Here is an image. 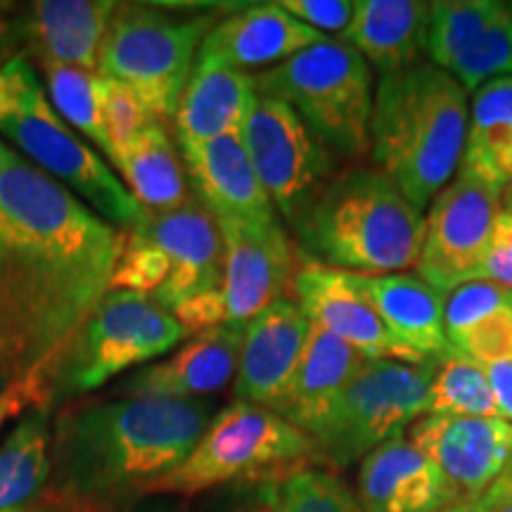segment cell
Returning a JSON list of instances; mask_svg holds the SVG:
<instances>
[{"mask_svg": "<svg viewBox=\"0 0 512 512\" xmlns=\"http://www.w3.org/2000/svg\"><path fill=\"white\" fill-rule=\"evenodd\" d=\"M0 207L17 238L19 325L29 370L53 361L110 292L126 230L100 219L3 143Z\"/></svg>", "mask_w": 512, "mask_h": 512, "instance_id": "6da1fadb", "label": "cell"}, {"mask_svg": "<svg viewBox=\"0 0 512 512\" xmlns=\"http://www.w3.org/2000/svg\"><path fill=\"white\" fill-rule=\"evenodd\" d=\"M209 420L204 399L69 403L53 420V467L38 501L67 512L131 508L190 456Z\"/></svg>", "mask_w": 512, "mask_h": 512, "instance_id": "7a4b0ae2", "label": "cell"}, {"mask_svg": "<svg viewBox=\"0 0 512 512\" xmlns=\"http://www.w3.org/2000/svg\"><path fill=\"white\" fill-rule=\"evenodd\" d=\"M470 105L463 86L432 62L380 76L370 114V157L415 209L458 174Z\"/></svg>", "mask_w": 512, "mask_h": 512, "instance_id": "3957f363", "label": "cell"}, {"mask_svg": "<svg viewBox=\"0 0 512 512\" xmlns=\"http://www.w3.org/2000/svg\"><path fill=\"white\" fill-rule=\"evenodd\" d=\"M306 261L361 275L418 266L425 216L375 166H349L292 230Z\"/></svg>", "mask_w": 512, "mask_h": 512, "instance_id": "277c9868", "label": "cell"}, {"mask_svg": "<svg viewBox=\"0 0 512 512\" xmlns=\"http://www.w3.org/2000/svg\"><path fill=\"white\" fill-rule=\"evenodd\" d=\"M0 136L119 230L131 233L150 219L112 166L57 114L24 55L0 64Z\"/></svg>", "mask_w": 512, "mask_h": 512, "instance_id": "5b68a950", "label": "cell"}, {"mask_svg": "<svg viewBox=\"0 0 512 512\" xmlns=\"http://www.w3.org/2000/svg\"><path fill=\"white\" fill-rule=\"evenodd\" d=\"M252 79L256 93L290 105L337 157L370 152L373 72L344 41L328 38Z\"/></svg>", "mask_w": 512, "mask_h": 512, "instance_id": "8992f818", "label": "cell"}, {"mask_svg": "<svg viewBox=\"0 0 512 512\" xmlns=\"http://www.w3.org/2000/svg\"><path fill=\"white\" fill-rule=\"evenodd\" d=\"M313 465V441L278 413L233 401L209 420L207 430L174 472L159 479L147 498H195L221 486L285 477Z\"/></svg>", "mask_w": 512, "mask_h": 512, "instance_id": "52a82bcc", "label": "cell"}, {"mask_svg": "<svg viewBox=\"0 0 512 512\" xmlns=\"http://www.w3.org/2000/svg\"><path fill=\"white\" fill-rule=\"evenodd\" d=\"M185 337L174 313L150 297L110 290L50 363V408L91 394L126 370L147 366Z\"/></svg>", "mask_w": 512, "mask_h": 512, "instance_id": "ba28073f", "label": "cell"}, {"mask_svg": "<svg viewBox=\"0 0 512 512\" xmlns=\"http://www.w3.org/2000/svg\"><path fill=\"white\" fill-rule=\"evenodd\" d=\"M216 15L169 5L117 3L98 57V74L133 88L159 121L176 119L204 38Z\"/></svg>", "mask_w": 512, "mask_h": 512, "instance_id": "9c48e42d", "label": "cell"}, {"mask_svg": "<svg viewBox=\"0 0 512 512\" xmlns=\"http://www.w3.org/2000/svg\"><path fill=\"white\" fill-rule=\"evenodd\" d=\"M437 361H366L344 389L325 430L313 439V465L349 467L425 415Z\"/></svg>", "mask_w": 512, "mask_h": 512, "instance_id": "30bf717a", "label": "cell"}, {"mask_svg": "<svg viewBox=\"0 0 512 512\" xmlns=\"http://www.w3.org/2000/svg\"><path fill=\"white\" fill-rule=\"evenodd\" d=\"M240 136L275 211L294 230L337 176V155L290 105L259 93Z\"/></svg>", "mask_w": 512, "mask_h": 512, "instance_id": "8fae6325", "label": "cell"}, {"mask_svg": "<svg viewBox=\"0 0 512 512\" xmlns=\"http://www.w3.org/2000/svg\"><path fill=\"white\" fill-rule=\"evenodd\" d=\"M501 209V190L458 171L425 216L420 278L441 294L475 283Z\"/></svg>", "mask_w": 512, "mask_h": 512, "instance_id": "7c38bea8", "label": "cell"}, {"mask_svg": "<svg viewBox=\"0 0 512 512\" xmlns=\"http://www.w3.org/2000/svg\"><path fill=\"white\" fill-rule=\"evenodd\" d=\"M408 441L437 467L456 505L477 501L512 472V425L501 418L425 415Z\"/></svg>", "mask_w": 512, "mask_h": 512, "instance_id": "4fadbf2b", "label": "cell"}, {"mask_svg": "<svg viewBox=\"0 0 512 512\" xmlns=\"http://www.w3.org/2000/svg\"><path fill=\"white\" fill-rule=\"evenodd\" d=\"M223 242L221 297L228 323L247 325L268 306L287 299L297 273V247L283 223L216 221Z\"/></svg>", "mask_w": 512, "mask_h": 512, "instance_id": "5bb4252c", "label": "cell"}, {"mask_svg": "<svg viewBox=\"0 0 512 512\" xmlns=\"http://www.w3.org/2000/svg\"><path fill=\"white\" fill-rule=\"evenodd\" d=\"M294 302L313 325L342 339L370 361L430 363L396 339L373 304L356 283L351 271L304 261L292 280Z\"/></svg>", "mask_w": 512, "mask_h": 512, "instance_id": "9a60e30c", "label": "cell"}, {"mask_svg": "<svg viewBox=\"0 0 512 512\" xmlns=\"http://www.w3.org/2000/svg\"><path fill=\"white\" fill-rule=\"evenodd\" d=\"M114 10V0H36L19 5L10 22L12 46L31 67L64 64L98 74L100 48Z\"/></svg>", "mask_w": 512, "mask_h": 512, "instance_id": "2e32d148", "label": "cell"}, {"mask_svg": "<svg viewBox=\"0 0 512 512\" xmlns=\"http://www.w3.org/2000/svg\"><path fill=\"white\" fill-rule=\"evenodd\" d=\"M140 228L169 259V278L152 294V302L171 313L185 299L221 290L223 242L219 223L197 197H190L169 214L150 216Z\"/></svg>", "mask_w": 512, "mask_h": 512, "instance_id": "e0dca14e", "label": "cell"}, {"mask_svg": "<svg viewBox=\"0 0 512 512\" xmlns=\"http://www.w3.org/2000/svg\"><path fill=\"white\" fill-rule=\"evenodd\" d=\"M245 325L226 323L192 335L164 361L147 363L117 384L114 396L202 399L219 394L238 375Z\"/></svg>", "mask_w": 512, "mask_h": 512, "instance_id": "ac0fdd59", "label": "cell"}, {"mask_svg": "<svg viewBox=\"0 0 512 512\" xmlns=\"http://www.w3.org/2000/svg\"><path fill=\"white\" fill-rule=\"evenodd\" d=\"M313 323L294 299H280L245 325L235 401H247L275 411L299 366Z\"/></svg>", "mask_w": 512, "mask_h": 512, "instance_id": "d6986e66", "label": "cell"}, {"mask_svg": "<svg viewBox=\"0 0 512 512\" xmlns=\"http://www.w3.org/2000/svg\"><path fill=\"white\" fill-rule=\"evenodd\" d=\"M178 150L197 202L216 221H278V211L256 176L240 133Z\"/></svg>", "mask_w": 512, "mask_h": 512, "instance_id": "ffe728a7", "label": "cell"}, {"mask_svg": "<svg viewBox=\"0 0 512 512\" xmlns=\"http://www.w3.org/2000/svg\"><path fill=\"white\" fill-rule=\"evenodd\" d=\"M323 41H328V36L306 27L278 3H259L230 12L226 19L216 22L197 57L247 72L268 64L275 67Z\"/></svg>", "mask_w": 512, "mask_h": 512, "instance_id": "44dd1931", "label": "cell"}, {"mask_svg": "<svg viewBox=\"0 0 512 512\" xmlns=\"http://www.w3.org/2000/svg\"><path fill=\"white\" fill-rule=\"evenodd\" d=\"M366 361V356L358 354L342 339L313 325L299 366L273 413L313 441L325 430L344 389L358 375V370L366 366Z\"/></svg>", "mask_w": 512, "mask_h": 512, "instance_id": "7402d4cb", "label": "cell"}, {"mask_svg": "<svg viewBox=\"0 0 512 512\" xmlns=\"http://www.w3.org/2000/svg\"><path fill=\"white\" fill-rule=\"evenodd\" d=\"M358 503L363 512H439L456 505L437 467L403 434L363 458Z\"/></svg>", "mask_w": 512, "mask_h": 512, "instance_id": "603a6c76", "label": "cell"}, {"mask_svg": "<svg viewBox=\"0 0 512 512\" xmlns=\"http://www.w3.org/2000/svg\"><path fill=\"white\" fill-rule=\"evenodd\" d=\"M256 100L249 72L197 57L176 112V145L192 147L240 133Z\"/></svg>", "mask_w": 512, "mask_h": 512, "instance_id": "cb8c5ba5", "label": "cell"}, {"mask_svg": "<svg viewBox=\"0 0 512 512\" xmlns=\"http://www.w3.org/2000/svg\"><path fill=\"white\" fill-rule=\"evenodd\" d=\"M356 275V283L373 304L387 330L425 361H439L453 351L444 330L446 294L411 273Z\"/></svg>", "mask_w": 512, "mask_h": 512, "instance_id": "d4e9b609", "label": "cell"}, {"mask_svg": "<svg viewBox=\"0 0 512 512\" xmlns=\"http://www.w3.org/2000/svg\"><path fill=\"white\" fill-rule=\"evenodd\" d=\"M430 3L418 0H361L339 41L384 74L422 62L427 50Z\"/></svg>", "mask_w": 512, "mask_h": 512, "instance_id": "484cf974", "label": "cell"}, {"mask_svg": "<svg viewBox=\"0 0 512 512\" xmlns=\"http://www.w3.org/2000/svg\"><path fill=\"white\" fill-rule=\"evenodd\" d=\"M110 159L121 183L150 216L169 214L190 200L181 150L157 124L124 145L112 147Z\"/></svg>", "mask_w": 512, "mask_h": 512, "instance_id": "4316f807", "label": "cell"}, {"mask_svg": "<svg viewBox=\"0 0 512 512\" xmlns=\"http://www.w3.org/2000/svg\"><path fill=\"white\" fill-rule=\"evenodd\" d=\"M458 171L503 192L512 176V76L484 83L467 119L465 150Z\"/></svg>", "mask_w": 512, "mask_h": 512, "instance_id": "83f0119b", "label": "cell"}, {"mask_svg": "<svg viewBox=\"0 0 512 512\" xmlns=\"http://www.w3.org/2000/svg\"><path fill=\"white\" fill-rule=\"evenodd\" d=\"M53 467V408H31L0 444V512L31 508Z\"/></svg>", "mask_w": 512, "mask_h": 512, "instance_id": "f1b7e54d", "label": "cell"}, {"mask_svg": "<svg viewBox=\"0 0 512 512\" xmlns=\"http://www.w3.org/2000/svg\"><path fill=\"white\" fill-rule=\"evenodd\" d=\"M425 415L501 418L494 389H491L489 370L458 354L456 349L439 358L430 392H427Z\"/></svg>", "mask_w": 512, "mask_h": 512, "instance_id": "f546056e", "label": "cell"}, {"mask_svg": "<svg viewBox=\"0 0 512 512\" xmlns=\"http://www.w3.org/2000/svg\"><path fill=\"white\" fill-rule=\"evenodd\" d=\"M448 74L472 95L484 83L512 76V3H498L494 15L470 36L448 67Z\"/></svg>", "mask_w": 512, "mask_h": 512, "instance_id": "4dcf8cb0", "label": "cell"}, {"mask_svg": "<svg viewBox=\"0 0 512 512\" xmlns=\"http://www.w3.org/2000/svg\"><path fill=\"white\" fill-rule=\"evenodd\" d=\"M38 69L46 76L48 98L57 114L95 143V147H100L105 157L110 155V140H107L100 114V76L76 67H64V64H43Z\"/></svg>", "mask_w": 512, "mask_h": 512, "instance_id": "1f68e13d", "label": "cell"}, {"mask_svg": "<svg viewBox=\"0 0 512 512\" xmlns=\"http://www.w3.org/2000/svg\"><path fill=\"white\" fill-rule=\"evenodd\" d=\"M0 166H3V140H0ZM15 261V228L0 207V380L5 387L31 375L24 356L22 330H19Z\"/></svg>", "mask_w": 512, "mask_h": 512, "instance_id": "d6a6232c", "label": "cell"}, {"mask_svg": "<svg viewBox=\"0 0 512 512\" xmlns=\"http://www.w3.org/2000/svg\"><path fill=\"white\" fill-rule=\"evenodd\" d=\"M278 512H363L358 498L335 472L304 465L280 484Z\"/></svg>", "mask_w": 512, "mask_h": 512, "instance_id": "836d02e7", "label": "cell"}, {"mask_svg": "<svg viewBox=\"0 0 512 512\" xmlns=\"http://www.w3.org/2000/svg\"><path fill=\"white\" fill-rule=\"evenodd\" d=\"M169 278V259L143 228L126 233V245L114 268L110 290H128L152 297Z\"/></svg>", "mask_w": 512, "mask_h": 512, "instance_id": "e575fe53", "label": "cell"}, {"mask_svg": "<svg viewBox=\"0 0 512 512\" xmlns=\"http://www.w3.org/2000/svg\"><path fill=\"white\" fill-rule=\"evenodd\" d=\"M98 93L102 124H105L107 140H110V150L140 136L147 128L162 124L155 117V112L145 105L143 98L133 88H128L126 83L100 76Z\"/></svg>", "mask_w": 512, "mask_h": 512, "instance_id": "d590c367", "label": "cell"}, {"mask_svg": "<svg viewBox=\"0 0 512 512\" xmlns=\"http://www.w3.org/2000/svg\"><path fill=\"white\" fill-rule=\"evenodd\" d=\"M448 344L484 368L512 363V304L479 318Z\"/></svg>", "mask_w": 512, "mask_h": 512, "instance_id": "8d00e7d4", "label": "cell"}, {"mask_svg": "<svg viewBox=\"0 0 512 512\" xmlns=\"http://www.w3.org/2000/svg\"><path fill=\"white\" fill-rule=\"evenodd\" d=\"M285 477H264L221 486V489L195 496L188 508L178 512H278L280 484Z\"/></svg>", "mask_w": 512, "mask_h": 512, "instance_id": "74e56055", "label": "cell"}, {"mask_svg": "<svg viewBox=\"0 0 512 512\" xmlns=\"http://www.w3.org/2000/svg\"><path fill=\"white\" fill-rule=\"evenodd\" d=\"M512 304V292L496 283L475 280V283L460 285L458 290L446 294L444 304V330L446 339L456 337L479 318L489 316L491 311Z\"/></svg>", "mask_w": 512, "mask_h": 512, "instance_id": "f35d334b", "label": "cell"}, {"mask_svg": "<svg viewBox=\"0 0 512 512\" xmlns=\"http://www.w3.org/2000/svg\"><path fill=\"white\" fill-rule=\"evenodd\" d=\"M278 5L306 27L328 38L330 34L342 36L356 10V3L351 0H280Z\"/></svg>", "mask_w": 512, "mask_h": 512, "instance_id": "ab89813d", "label": "cell"}, {"mask_svg": "<svg viewBox=\"0 0 512 512\" xmlns=\"http://www.w3.org/2000/svg\"><path fill=\"white\" fill-rule=\"evenodd\" d=\"M50 363L38 366L34 373L22 377V380L8 384L0 392V430L8 425L10 420L22 418L31 408L48 406L50 408V389H48V368Z\"/></svg>", "mask_w": 512, "mask_h": 512, "instance_id": "60d3db41", "label": "cell"}, {"mask_svg": "<svg viewBox=\"0 0 512 512\" xmlns=\"http://www.w3.org/2000/svg\"><path fill=\"white\" fill-rule=\"evenodd\" d=\"M477 280L496 283L512 292V214L501 209Z\"/></svg>", "mask_w": 512, "mask_h": 512, "instance_id": "b9f144b4", "label": "cell"}, {"mask_svg": "<svg viewBox=\"0 0 512 512\" xmlns=\"http://www.w3.org/2000/svg\"><path fill=\"white\" fill-rule=\"evenodd\" d=\"M174 318L181 323L185 335H200L204 330L219 328V325L228 323L226 316V304H223L221 290L197 294V297L185 299L183 304H178L174 311Z\"/></svg>", "mask_w": 512, "mask_h": 512, "instance_id": "7bdbcfd3", "label": "cell"}, {"mask_svg": "<svg viewBox=\"0 0 512 512\" xmlns=\"http://www.w3.org/2000/svg\"><path fill=\"white\" fill-rule=\"evenodd\" d=\"M486 370H489L491 389H494L501 420L512 425V363H501V366H491Z\"/></svg>", "mask_w": 512, "mask_h": 512, "instance_id": "ee69618b", "label": "cell"}, {"mask_svg": "<svg viewBox=\"0 0 512 512\" xmlns=\"http://www.w3.org/2000/svg\"><path fill=\"white\" fill-rule=\"evenodd\" d=\"M484 501L489 505V512H512V482L501 479L494 489L486 491Z\"/></svg>", "mask_w": 512, "mask_h": 512, "instance_id": "f6af8a7d", "label": "cell"}, {"mask_svg": "<svg viewBox=\"0 0 512 512\" xmlns=\"http://www.w3.org/2000/svg\"><path fill=\"white\" fill-rule=\"evenodd\" d=\"M164 496H155V498H145V501L133 503L131 508H124L119 512H178L181 508L174 501H162Z\"/></svg>", "mask_w": 512, "mask_h": 512, "instance_id": "bcb514c9", "label": "cell"}, {"mask_svg": "<svg viewBox=\"0 0 512 512\" xmlns=\"http://www.w3.org/2000/svg\"><path fill=\"white\" fill-rule=\"evenodd\" d=\"M19 5L22 3H5V0H0V41H10V46H12L10 22H12V17L17 15ZM12 50H15V46H12Z\"/></svg>", "mask_w": 512, "mask_h": 512, "instance_id": "7dc6e473", "label": "cell"}, {"mask_svg": "<svg viewBox=\"0 0 512 512\" xmlns=\"http://www.w3.org/2000/svg\"><path fill=\"white\" fill-rule=\"evenodd\" d=\"M439 512H489V505H486L484 496L477 498V501H467V503H458L451 505V508H444Z\"/></svg>", "mask_w": 512, "mask_h": 512, "instance_id": "c3c4849f", "label": "cell"}, {"mask_svg": "<svg viewBox=\"0 0 512 512\" xmlns=\"http://www.w3.org/2000/svg\"><path fill=\"white\" fill-rule=\"evenodd\" d=\"M501 207H503V211L512 214V176H510L508 185H505L503 192H501Z\"/></svg>", "mask_w": 512, "mask_h": 512, "instance_id": "681fc988", "label": "cell"}, {"mask_svg": "<svg viewBox=\"0 0 512 512\" xmlns=\"http://www.w3.org/2000/svg\"><path fill=\"white\" fill-rule=\"evenodd\" d=\"M29 512H67V510L57 508V505H50V503H46V501H36L34 508H31Z\"/></svg>", "mask_w": 512, "mask_h": 512, "instance_id": "f907efd6", "label": "cell"}, {"mask_svg": "<svg viewBox=\"0 0 512 512\" xmlns=\"http://www.w3.org/2000/svg\"><path fill=\"white\" fill-rule=\"evenodd\" d=\"M10 57H15V50H12L10 41H0V64L8 62Z\"/></svg>", "mask_w": 512, "mask_h": 512, "instance_id": "816d5d0a", "label": "cell"}, {"mask_svg": "<svg viewBox=\"0 0 512 512\" xmlns=\"http://www.w3.org/2000/svg\"><path fill=\"white\" fill-rule=\"evenodd\" d=\"M31 508H34V505H31ZM31 508H17V510H5V512H29Z\"/></svg>", "mask_w": 512, "mask_h": 512, "instance_id": "f5cc1de1", "label": "cell"}, {"mask_svg": "<svg viewBox=\"0 0 512 512\" xmlns=\"http://www.w3.org/2000/svg\"><path fill=\"white\" fill-rule=\"evenodd\" d=\"M3 389H5V384H3V380H0V392H3Z\"/></svg>", "mask_w": 512, "mask_h": 512, "instance_id": "db71d44e", "label": "cell"}, {"mask_svg": "<svg viewBox=\"0 0 512 512\" xmlns=\"http://www.w3.org/2000/svg\"><path fill=\"white\" fill-rule=\"evenodd\" d=\"M505 479H508V482H512V472H510V475H508V477H505Z\"/></svg>", "mask_w": 512, "mask_h": 512, "instance_id": "11a10c76", "label": "cell"}]
</instances>
